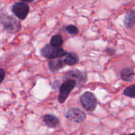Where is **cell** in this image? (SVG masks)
<instances>
[{"mask_svg":"<svg viewBox=\"0 0 135 135\" xmlns=\"http://www.w3.org/2000/svg\"><path fill=\"white\" fill-rule=\"evenodd\" d=\"M67 51L61 47H54L50 44H46L41 49L40 54L44 57L54 59L62 58L65 55Z\"/></svg>","mask_w":135,"mask_h":135,"instance_id":"6da1fadb","label":"cell"},{"mask_svg":"<svg viewBox=\"0 0 135 135\" xmlns=\"http://www.w3.org/2000/svg\"><path fill=\"white\" fill-rule=\"evenodd\" d=\"M0 22L2 24L4 30L8 32L15 34L21 30V25L19 21L11 16L2 15L0 16Z\"/></svg>","mask_w":135,"mask_h":135,"instance_id":"7a4b0ae2","label":"cell"},{"mask_svg":"<svg viewBox=\"0 0 135 135\" xmlns=\"http://www.w3.org/2000/svg\"><path fill=\"white\" fill-rule=\"evenodd\" d=\"M80 102L82 106L87 112H92L96 109L98 105V100L95 94L87 91L84 92L80 97Z\"/></svg>","mask_w":135,"mask_h":135,"instance_id":"3957f363","label":"cell"},{"mask_svg":"<svg viewBox=\"0 0 135 135\" xmlns=\"http://www.w3.org/2000/svg\"><path fill=\"white\" fill-rule=\"evenodd\" d=\"M76 86V82L72 79L65 80L59 86V94L58 96V101L63 104L69 97L73 90Z\"/></svg>","mask_w":135,"mask_h":135,"instance_id":"277c9868","label":"cell"},{"mask_svg":"<svg viewBox=\"0 0 135 135\" xmlns=\"http://www.w3.org/2000/svg\"><path fill=\"white\" fill-rule=\"evenodd\" d=\"M65 117L72 122L81 123L86 118V114L79 108H72L65 112Z\"/></svg>","mask_w":135,"mask_h":135,"instance_id":"5b68a950","label":"cell"},{"mask_svg":"<svg viewBox=\"0 0 135 135\" xmlns=\"http://www.w3.org/2000/svg\"><path fill=\"white\" fill-rule=\"evenodd\" d=\"M64 78L65 80L72 79L76 82V86L78 85L84 84L87 80V76L86 73L79 71V70H71L68 71L65 75Z\"/></svg>","mask_w":135,"mask_h":135,"instance_id":"8992f818","label":"cell"},{"mask_svg":"<svg viewBox=\"0 0 135 135\" xmlns=\"http://www.w3.org/2000/svg\"><path fill=\"white\" fill-rule=\"evenodd\" d=\"M29 9L28 5L23 2L15 3L12 7V12L20 20H24L26 18Z\"/></svg>","mask_w":135,"mask_h":135,"instance_id":"52a82bcc","label":"cell"},{"mask_svg":"<svg viewBox=\"0 0 135 135\" xmlns=\"http://www.w3.org/2000/svg\"><path fill=\"white\" fill-rule=\"evenodd\" d=\"M43 121L46 126L51 129H54L59 125V118L51 114H45L43 116Z\"/></svg>","mask_w":135,"mask_h":135,"instance_id":"ba28073f","label":"cell"},{"mask_svg":"<svg viewBox=\"0 0 135 135\" xmlns=\"http://www.w3.org/2000/svg\"><path fill=\"white\" fill-rule=\"evenodd\" d=\"M65 66V64L63 63L61 58L50 59L48 61L49 69L52 73H55L63 69Z\"/></svg>","mask_w":135,"mask_h":135,"instance_id":"9c48e42d","label":"cell"},{"mask_svg":"<svg viewBox=\"0 0 135 135\" xmlns=\"http://www.w3.org/2000/svg\"><path fill=\"white\" fill-rule=\"evenodd\" d=\"M135 76V72L133 67H126L120 72L121 79L125 82H131Z\"/></svg>","mask_w":135,"mask_h":135,"instance_id":"30bf717a","label":"cell"},{"mask_svg":"<svg viewBox=\"0 0 135 135\" xmlns=\"http://www.w3.org/2000/svg\"><path fill=\"white\" fill-rule=\"evenodd\" d=\"M65 65L73 66L77 64L79 62V57L73 52H67L65 55L61 58Z\"/></svg>","mask_w":135,"mask_h":135,"instance_id":"8fae6325","label":"cell"},{"mask_svg":"<svg viewBox=\"0 0 135 135\" xmlns=\"http://www.w3.org/2000/svg\"><path fill=\"white\" fill-rule=\"evenodd\" d=\"M124 25L128 29L132 28L135 25V10H131L127 13L124 17Z\"/></svg>","mask_w":135,"mask_h":135,"instance_id":"7c38bea8","label":"cell"},{"mask_svg":"<svg viewBox=\"0 0 135 135\" xmlns=\"http://www.w3.org/2000/svg\"><path fill=\"white\" fill-rule=\"evenodd\" d=\"M63 44V38L60 34H55L51 37L50 40L51 46L54 47H61Z\"/></svg>","mask_w":135,"mask_h":135,"instance_id":"4fadbf2b","label":"cell"},{"mask_svg":"<svg viewBox=\"0 0 135 135\" xmlns=\"http://www.w3.org/2000/svg\"><path fill=\"white\" fill-rule=\"evenodd\" d=\"M124 96L135 98V84L127 87L123 91Z\"/></svg>","mask_w":135,"mask_h":135,"instance_id":"5bb4252c","label":"cell"},{"mask_svg":"<svg viewBox=\"0 0 135 135\" xmlns=\"http://www.w3.org/2000/svg\"><path fill=\"white\" fill-rule=\"evenodd\" d=\"M66 31L69 33V34H71V35H76L79 33V30L76 26L73 25H68L65 27Z\"/></svg>","mask_w":135,"mask_h":135,"instance_id":"9a60e30c","label":"cell"},{"mask_svg":"<svg viewBox=\"0 0 135 135\" xmlns=\"http://www.w3.org/2000/svg\"><path fill=\"white\" fill-rule=\"evenodd\" d=\"M5 77V71L3 69H0V84L3 81Z\"/></svg>","mask_w":135,"mask_h":135,"instance_id":"2e32d148","label":"cell"},{"mask_svg":"<svg viewBox=\"0 0 135 135\" xmlns=\"http://www.w3.org/2000/svg\"><path fill=\"white\" fill-rule=\"evenodd\" d=\"M105 52L108 54V55H113L115 54V50L112 47H108L105 50Z\"/></svg>","mask_w":135,"mask_h":135,"instance_id":"e0dca14e","label":"cell"},{"mask_svg":"<svg viewBox=\"0 0 135 135\" xmlns=\"http://www.w3.org/2000/svg\"><path fill=\"white\" fill-rule=\"evenodd\" d=\"M21 1H22L23 3H31L34 0H21Z\"/></svg>","mask_w":135,"mask_h":135,"instance_id":"ac0fdd59","label":"cell"},{"mask_svg":"<svg viewBox=\"0 0 135 135\" xmlns=\"http://www.w3.org/2000/svg\"><path fill=\"white\" fill-rule=\"evenodd\" d=\"M127 135H135V133H131V134H127Z\"/></svg>","mask_w":135,"mask_h":135,"instance_id":"d6986e66","label":"cell"}]
</instances>
